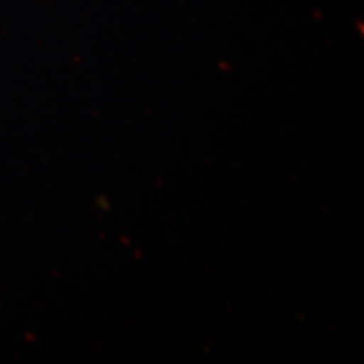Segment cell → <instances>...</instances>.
Masks as SVG:
<instances>
[{
    "label": "cell",
    "mask_w": 364,
    "mask_h": 364,
    "mask_svg": "<svg viewBox=\"0 0 364 364\" xmlns=\"http://www.w3.org/2000/svg\"><path fill=\"white\" fill-rule=\"evenodd\" d=\"M95 203H100L104 210H107V208H109V205H107V200H105V196H97V200H95Z\"/></svg>",
    "instance_id": "cell-1"
}]
</instances>
